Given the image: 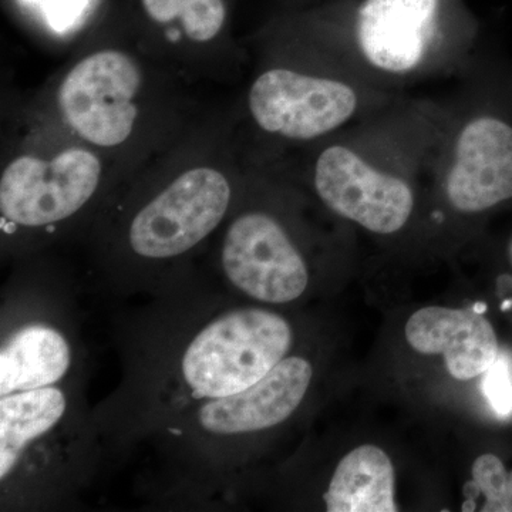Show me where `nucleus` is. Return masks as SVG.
<instances>
[{"instance_id": "1", "label": "nucleus", "mask_w": 512, "mask_h": 512, "mask_svg": "<svg viewBox=\"0 0 512 512\" xmlns=\"http://www.w3.org/2000/svg\"><path fill=\"white\" fill-rule=\"evenodd\" d=\"M443 101L403 97L328 138L312 161V185L326 210L377 237L412 224L420 184L430 181Z\"/></svg>"}, {"instance_id": "2", "label": "nucleus", "mask_w": 512, "mask_h": 512, "mask_svg": "<svg viewBox=\"0 0 512 512\" xmlns=\"http://www.w3.org/2000/svg\"><path fill=\"white\" fill-rule=\"evenodd\" d=\"M444 101L430 184L447 211L476 220L512 205V62L485 46Z\"/></svg>"}, {"instance_id": "3", "label": "nucleus", "mask_w": 512, "mask_h": 512, "mask_svg": "<svg viewBox=\"0 0 512 512\" xmlns=\"http://www.w3.org/2000/svg\"><path fill=\"white\" fill-rule=\"evenodd\" d=\"M484 47L474 30L448 25L443 0H362L326 49L329 69L404 94L426 80L463 77Z\"/></svg>"}, {"instance_id": "4", "label": "nucleus", "mask_w": 512, "mask_h": 512, "mask_svg": "<svg viewBox=\"0 0 512 512\" xmlns=\"http://www.w3.org/2000/svg\"><path fill=\"white\" fill-rule=\"evenodd\" d=\"M403 97L332 69L303 72L279 66L256 77L249 89L248 107L256 126L269 136L309 143L328 140Z\"/></svg>"}, {"instance_id": "5", "label": "nucleus", "mask_w": 512, "mask_h": 512, "mask_svg": "<svg viewBox=\"0 0 512 512\" xmlns=\"http://www.w3.org/2000/svg\"><path fill=\"white\" fill-rule=\"evenodd\" d=\"M293 345L291 323L262 308L217 316L188 343L180 373L192 399L212 400L244 392L264 379Z\"/></svg>"}, {"instance_id": "6", "label": "nucleus", "mask_w": 512, "mask_h": 512, "mask_svg": "<svg viewBox=\"0 0 512 512\" xmlns=\"http://www.w3.org/2000/svg\"><path fill=\"white\" fill-rule=\"evenodd\" d=\"M231 198V184L221 171H185L134 217L128 231L130 247L148 259L183 255L221 224Z\"/></svg>"}, {"instance_id": "7", "label": "nucleus", "mask_w": 512, "mask_h": 512, "mask_svg": "<svg viewBox=\"0 0 512 512\" xmlns=\"http://www.w3.org/2000/svg\"><path fill=\"white\" fill-rule=\"evenodd\" d=\"M222 269L234 288L254 301L284 305L308 289V262L288 229L265 211H248L229 225Z\"/></svg>"}, {"instance_id": "8", "label": "nucleus", "mask_w": 512, "mask_h": 512, "mask_svg": "<svg viewBox=\"0 0 512 512\" xmlns=\"http://www.w3.org/2000/svg\"><path fill=\"white\" fill-rule=\"evenodd\" d=\"M99 158L83 148L62 151L52 160L16 158L0 180L3 220L39 228L76 214L99 188Z\"/></svg>"}, {"instance_id": "9", "label": "nucleus", "mask_w": 512, "mask_h": 512, "mask_svg": "<svg viewBox=\"0 0 512 512\" xmlns=\"http://www.w3.org/2000/svg\"><path fill=\"white\" fill-rule=\"evenodd\" d=\"M141 73L119 50L84 57L59 90L64 119L79 136L99 147H116L130 137L137 120L134 104Z\"/></svg>"}, {"instance_id": "10", "label": "nucleus", "mask_w": 512, "mask_h": 512, "mask_svg": "<svg viewBox=\"0 0 512 512\" xmlns=\"http://www.w3.org/2000/svg\"><path fill=\"white\" fill-rule=\"evenodd\" d=\"M312 363L286 356L244 392L205 400L198 410L201 429L214 436H242L284 423L301 406L313 379Z\"/></svg>"}, {"instance_id": "11", "label": "nucleus", "mask_w": 512, "mask_h": 512, "mask_svg": "<svg viewBox=\"0 0 512 512\" xmlns=\"http://www.w3.org/2000/svg\"><path fill=\"white\" fill-rule=\"evenodd\" d=\"M410 348L420 355H441L447 372L460 382L485 375L500 356L490 320L471 309L426 306L404 326Z\"/></svg>"}, {"instance_id": "12", "label": "nucleus", "mask_w": 512, "mask_h": 512, "mask_svg": "<svg viewBox=\"0 0 512 512\" xmlns=\"http://www.w3.org/2000/svg\"><path fill=\"white\" fill-rule=\"evenodd\" d=\"M72 348L53 326L16 329L0 350V396L55 386L72 366Z\"/></svg>"}, {"instance_id": "13", "label": "nucleus", "mask_w": 512, "mask_h": 512, "mask_svg": "<svg viewBox=\"0 0 512 512\" xmlns=\"http://www.w3.org/2000/svg\"><path fill=\"white\" fill-rule=\"evenodd\" d=\"M394 467L383 448L363 444L335 468L323 495L328 512H397Z\"/></svg>"}, {"instance_id": "14", "label": "nucleus", "mask_w": 512, "mask_h": 512, "mask_svg": "<svg viewBox=\"0 0 512 512\" xmlns=\"http://www.w3.org/2000/svg\"><path fill=\"white\" fill-rule=\"evenodd\" d=\"M66 396L56 386L0 396V480L5 483L20 458L66 413Z\"/></svg>"}, {"instance_id": "15", "label": "nucleus", "mask_w": 512, "mask_h": 512, "mask_svg": "<svg viewBox=\"0 0 512 512\" xmlns=\"http://www.w3.org/2000/svg\"><path fill=\"white\" fill-rule=\"evenodd\" d=\"M144 9L158 23L178 20L188 39L210 42L225 23L222 0H143Z\"/></svg>"}, {"instance_id": "16", "label": "nucleus", "mask_w": 512, "mask_h": 512, "mask_svg": "<svg viewBox=\"0 0 512 512\" xmlns=\"http://www.w3.org/2000/svg\"><path fill=\"white\" fill-rule=\"evenodd\" d=\"M474 485L484 497L481 511L512 512V470L493 453L481 454L471 468Z\"/></svg>"}, {"instance_id": "17", "label": "nucleus", "mask_w": 512, "mask_h": 512, "mask_svg": "<svg viewBox=\"0 0 512 512\" xmlns=\"http://www.w3.org/2000/svg\"><path fill=\"white\" fill-rule=\"evenodd\" d=\"M484 390L488 400L498 413L507 414L512 409V384L507 370L500 363H495L485 373Z\"/></svg>"}]
</instances>
